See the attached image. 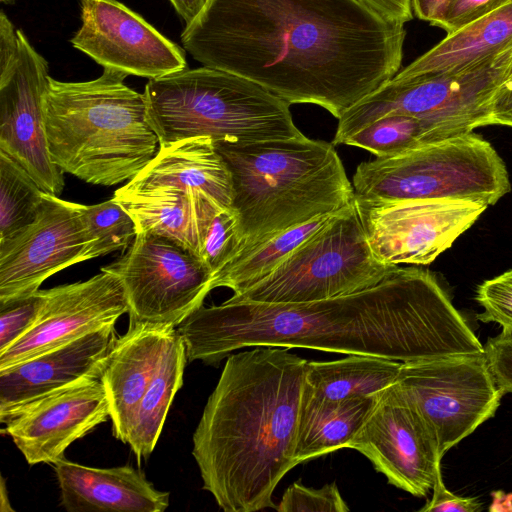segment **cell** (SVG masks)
<instances>
[{"mask_svg": "<svg viewBox=\"0 0 512 512\" xmlns=\"http://www.w3.org/2000/svg\"><path fill=\"white\" fill-rule=\"evenodd\" d=\"M443 139L433 127L416 117L389 114L353 133L342 144L386 158Z\"/></svg>", "mask_w": 512, "mask_h": 512, "instance_id": "cell-29", "label": "cell"}, {"mask_svg": "<svg viewBox=\"0 0 512 512\" xmlns=\"http://www.w3.org/2000/svg\"><path fill=\"white\" fill-rule=\"evenodd\" d=\"M44 191L16 161L0 151V242L32 224Z\"/></svg>", "mask_w": 512, "mask_h": 512, "instance_id": "cell-30", "label": "cell"}, {"mask_svg": "<svg viewBox=\"0 0 512 512\" xmlns=\"http://www.w3.org/2000/svg\"><path fill=\"white\" fill-rule=\"evenodd\" d=\"M74 205L90 240L86 261L125 250L137 235L134 220L113 198L99 204Z\"/></svg>", "mask_w": 512, "mask_h": 512, "instance_id": "cell-32", "label": "cell"}, {"mask_svg": "<svg viewBox=\"0 0 512 512\" xmlns=\"http://www.w3.org/2000/svg\"><path fill=\"white\" fill-rule=\"evenodd\" d=\"M199 209V258L214 277L239 252V220L232 207L209 196L203 197Z\"/></svg>", "mask_w": 512, "mask_h": 512, "instance_id": "cell-31", "label": "cell"}, {"mask_svg": "<svg viewBox=\"0 0 512 512\" xmlns=\"http://www.w3.org/2000/svg\"><path fill=\"white\" fill-rule=\"evenodd\" d=\"M405 37L357 0H210L181 41L203 66L339 119L399 72Z\"/></svg>", "mask_w": 512, "mask_h": 512, "instance_id": "cell-1", "label": "cell"}, {"mask_svg": "<svg viewBox=\"0 0 512 512\" xmlns=\"http://www.w3.org/2000/svg\"><path fill=\"white\" fill-rule=\"evenodd\" d=\"M504 84L512 85V58L509 63V66L506 70L505 78H504Z\"/></svg>", "mask_w": 512, "mask_h": 512, "instance_id": "cell-44", "label": "cell"}, {"mask_svg": "<svg viewBox=\"0 0 512 512\" xmlns=\"http://www.w3.org/2000/svg\"><path fill=\"white\" fill-rule=\"evenodd\" d=\"M185 26L193 23L205 10L210 0H170Z\"/></svg>", "mask_w": 512, "mask_h": 512, "instance_id": "cell-42", "label": "cell"}, {"mask_svg": "<svg viewBox=\"0 0 512 512\" xmlns=\"http://www.w3.org/2000/svg\"><path fill=\"white\" fill-rule=\"evenodd\" d=\"M484 355L499 390L512 393V327L487 340Z\"/></svg>", "mask_w": 512, "mask_h": 512, "instance_id": "cell-37", "label": "cell"}, {"mask_svg": "<svg viewBox=\"0 0 512 512\" xmlns=\"http://www.w3.org/2000/svg\"><path fill=\"white\" fill-rule=\"evenodd\" d=\"M215 146L231 174L232 209L241 238L237 256L355 200L352 182L331 143L303 135Z\"/></svg>", "mask_w": 512, "mask_h": 512, "instance_id": "cell-4", "label": "cell"}, {"mask_svg": "<svg viewBox=\"0 0 512 512\" xmlns=\"http://www.w3.org/2000/svg\"><path fill=\"white\" fill-rule=\"evenodd\" d=\"M508 0H448L439 18L431 25L453 33L496 10Z\"/></svg>", "mask_w": 512, "mask_h": 512, "instance_id": "cell-36", "label": "cell"}, {"mask_svg": "<svg viewBox=\"0 0 512 512\" xmlns=\"http://www.w3.org/2000/svg\"><path fill=\"white\" fill-rule=\"evenodd\" d=\"M72 46L103 69L157 79L187 68L183 49L118 0H80Z\"/></svg>", "mask_w": 512, "mask_h": 512, "instance_id": "cell-14", "label": "cell"}, {"mask_svg": "<svg viewBox=\"0 0 512 512\" xmlns=\"http://www.w3.org/2000/svg\"><path fill=\"white\" fill-rule=\"evenodd\" d=\"M53 465L68 512H163L169 506V493L130 465L93 468L64 457Z\"/></svg>", "mask_w": 512, "mask_h": 512, "instance_id": "cell-20", "label": "cell"}, {"mask_svg": "<svg viewBox=\"0 0 512 512\" xmlns=\"http://www.w3.org/2000/svg\"><path fill=\"white\" fill-rule=\"evenodd\" d=\"M355 206L374 257L387 265L432 263L487 208L467 201H372L356 196Z\"/></svg>", "mask_w": 512, "mask_h": 512, "instance_id": "cell-12", "label": "cell"}, {"mask_svg": "<svg viewBox=\"0 0 512 512\" xmlns=\"http://www.w3.org/2000/svg\"><path fill=\"white\" fill-rule=\"evenodd\" d=\"M396 383L429 426L442 456L493 417L503 395L484 353L402 363Z\"/></svg>", "mask_w": 512, "mask_h": 512, "instance_id": "cell-11", "label": "cell"}, {"mask_svg": "<svg viewBox=\"0 0 512 512\" xmlns=\"http://www.w3.org/2000/svg\"><path fill=\"white\" fill-rule=\"evenodd\" d=\"M143 94L160 145L198 136L233 144L303 136L288 102L227 71L185 68L149 80Z\"/></svg>", "mask_w": 512, "mask_h": 512, "instance_id": "cell-6", "label": "cell"}, {"mask_svg": "<svg viewBox=\"0 0 512 512\" xmlns=\"http://www.w3.org/2000/svg\"><path fill=\"white\" fill-rule=\"evenodd\" d=\"M289 350L230 354L194 431L203 489L225 512L276 509L274 490L297 465L307 360Z\"/></svg>", "mask_w": 512, "mask_h": 512, "instance_id": "cell-3", "label": "cell"}, {"mask_svg": "<svg viewBox=\"0 0 512 512\" xmlns=\"http://www.w3.org/2000/svg\"><path fill=\"white\" fill-rule=\"evenodd\" d=\"M44 303L32 329L0 353V370L65 345L128 313L119 279L103 271L86 281L42 290Z\"/></svg>", "mask_w": 512, "mask_h": 512, "instance_id": "cell-17", "label": "cell"}, {"mask_svg": "<svg viewBox=\"0 0 512 512\" xmlns=\"http://www.w3.org/2000/svg\"><path fill=\"white\" fill-rule=\"evenodd\" d=\"M415 15L430 23L435 22L441 15L448 0H411Z\"/></svg>", "mask_w": 512, "mask_h": 512, "instance_id": "cell-43", "label": "cell"}, {"mask_svg": "<svg viewBox=\"0 0 512 512\" xmlns=\"http://www.w3.org/2000/svg\"><path fill=\"white\" fill-rule=\"evenodd\" d=\"M18 34L19 60L0 81V151L22 166L43 191L58 196L64 177L50 158L44 118L49 65L24 32L18 29Z\"/></svg>", "mask_w": 512, "mask_h": 512, "instance_id": "cell-16", "label": "cell"}, {"mask_svg": "<svg viewBox=\"0 0 512 512\" xmlns=\"http://www.w3.org/2000/svg\"><path fill=\"white\" fill-rule=\"evenodd\" d=\"M16 0H1L4 4H14Z\"/></svg>", "mask_w": 512, "mask_h": 512, "instance_id": "cell-45", "label": "cell"}, {"mask_svg": "<svg viewBox=\"0 0 512 512\" xmlns=\"http://www.w3.org/2000/svg\"><path fill=\"white\" fill-rule=\"evenodd\" d=\"M346 448L363 454L389 484L415 497L426 496L441 471L436 438L396 382L379 395Z\"/></svg>", "mask_w": 512, "mask_h": 512, "instance_id": "cell-13", "label": "cell"}, {"mask_svg": "<svg viewBox=\"0 0 512 512\" xmlns=\"http://www.w3.org/2000/svg\"><path fill=\"white\" fill-rule=\"evenodd\" d=\"M338 212L320 215L286 229L237 256L214 275L212 290L226 287L233 294L245 291L266 277L295 249L324 228Z\"/></svg>", "mask_w": 512, "mask_h": 512, "instance_id": "cell-28", "label": "cell"}, {"mask_svg": "<svg viewBox=\"0 0 512 512\" xmlns=\"http://www.w3.org/2000/svg\"><path fill=\"white\" fill-rule=\"evenodd\" d=\"M511 58L512 46L461 70L392 78L338 119L333 145L389 114L416 117L445 139L488 126L491 101Z\"/></svg>", "mask_w": 512, "mask_h": 512, "instance_id": "cell-8", "label": "cell"}, {"mask_svg": "<svg viewBox=\"0 0 512 512\" xmlns=\"http://www.w3.org/2000/svg\"><path fill=\"white\" fill-rule=\"evenodd\" d=\"M125 185L133 189L174 188L204 192L232 207L230 171L215 142L205 136L160 145L153 159Z\"/></svg>", "mask_w": 512, "mask_h": 512, "instance_id": "cell-22", "label": "cell"}, {"mask_svg": "<svg viewBox=\"0 0 512 512\" xmlns=\"http://www.w3.org/2000/svg\"><path fill=\"white\" fill-rule=\"evenodd\" d=\"M512 46V0L479 20L447 34L439 43L393 78L456 71L490 58Z\"/></svg>", "mask_w": 512, "mask_h": 512, "instance_id": "cell-23", "label": "cell"}, {"mask_svg": "<svg viewBox=\"0 0 512 512\" xmlns=\"http://www.w3.org/2000/svg\"><path fill=\"white\" fill-rule=\"evenodd\" d=\"M397 266L374 257L354 200L266 277L228 300L261 303L327 300L373 287Z\"/></svg>", "mask_w": 512, "mask_h": 512, "instance_id": "cell-9", "label": "cell"}, {"mask_svg": "<svg viewBox=\"0 0 512 512\" xmlns=\"http://www.w3.org/2000/svg\"><path fill=\"white\" fill-rule=\"evenodd\" d=\"M431 500L419 509L420 512H476L482 510V504L476 497H463L450 492L444 485L441 471L432 488Z\"/></svg>", "mask_w": 512, "mask_h": 512, "instance_id": "cell-38", "label": "cell"}, {"mask_svg": "<svg viewBox=\"0 0 512 512\" xmlns=\"http://www.w3.org/2000/svg\"><path fill=\"white\" fill-rule=\"evenodd\" d=\"M117 335L106 325L65 345L0 370V421L84 377H101Z\"/></svg>", "mask_w": 512, "mask_h": 512, "instance_id": "cell-19", "label": "cell"}, {"mask_svg": "<svg viewBox=\"0 0 512 512\" xmlns=\"http://www.w3.org/2000/svg\"><path fill=\"white\" fill-rule=\"evenodd\" d=\"M101 270L119 279L130 326L176 328L212 290L213 275L196 255L146 232L137 233L127 252Z\"/></svg>", "mask_w": 512, "mask_h": 512, "instance_id": "cell-10", "label": "cell"}, {"mask_svg": "<svg viewBox=\"0 0 512 512\" xmlns=\"http://www.w3.org/2000/svg\"><path fill=\"white\" fill-rule=\"evenodd\" d=\"M401 365L400 361L361 354L307 361L303 396L315 401L376 396L397 381Z\"/></svg>", "mask_w": 512, "mask_h": 512, "instance_id": "cell-25", "label": "cell"}, {"mask_svg": "<svg viewBox=\"0 0 512 512\" xmlns=\"http://www.w3.org/2000/svg\"><path fill=\"white\" fill-rule=\"evenodd\" d=\"M201 193L204 192L133 189L124 185L115 191L113 199L132 217L137 233L165 237L199 258L198 199Z\"/></svg>", "mask_w": 512, "mask_h": 512, "instance_id": "cell-24", "label": "cell"}, {"mask_svg": "<svg viewBox=\"0 0 512 512\" xmlns=\"http://www.w3.org/2000/svg\"><path fill=\"white\" fill-rule=\"evenodd\" d=\"M126 77L103 69L88 81L50 78L45 130L50 158L62 172L114 186L132 180L156 155L160 144L144 94L128 87Z\"/></svg>", "mask_w": 512, "mask_h": 512, "instance_id": "cell-5", "label": "cell"}, {"mask_svg": "<svg viewBox=\"0 0 512 512\" xmlns=\"http://www.w3.org/2000/svg\"><path fill=\"white\" fill-rule=\"evenodd\" d=\"M186 361L185 345L175 328L137 407L126 440L139 462L151 455L158 442L174 396L183 385Z\"/></svg>", "mask_w": 512, "mask_h": 512, "instance_id": "cell-27", "label": "cell"}, {"mask_svg": "<svg viewBox=\"0 0 512 512\" xmlns=\"http://www.w3.org/2000/svg\"><path fill=\"white\" fill-rule=\"evenodd\" d=\"M89 246L74 202L44 191L37 219L0 242V303L33 294L53 274L86 261Z\"/></svg>", "mask_w": 512, "mask_h": 512, "instance_id": "cell-15", "label": "cell"}, {"mask_svg": "<svg viewBox=\"0 0 512 512\" xmlns=\"http://www.w3.org/2000/svg\"><path fill=\"white\" fill-rule=\"evenodd\" d=\"M489 125L512 127V85L502 83L491 101Z\"/></svg>", "mask_w": 512, "mask_h": 512, "instance_id": "cell-41", "label": "cell"}, {"mask_svg": "<svg viewBox=\"0 0 512 512\" xmlns=\"http://www.w3.org/2000/svg\"><path fill=\"white\" fill-rule=\"evenodd\" d=\"M44 297L42 290L0 303V353L26 335L35 325Z\"/></svg>", "mask_w": 512, "mask_h": 512, "instance_id": "cell-33", "label": "cell"}, {"mask_svg": "<svg viewBox=\"0 0 512 512\" xmlns=\"http://www.w3.org/2000/svg\"><path fill=\"white\" fill-rule=\"evenodd\" d=\"M355 196L372 201L453 200L496 204L511 191L498 152L472 132L360 163Z\"/></svg>", "mask_w": 512, "mask_h": 512, "instance_id": "cell-7", "label": "cell"}, {"mask_svg": "<svg viewBox=\"0 0 512 512\" xmlns=\"http://www.w3.org/2000/svg\"><path fill=\"white\" fill-rule=\"evenodd\" d=\"M173 329L129 325L107 356L100 379L109 404L113 435L123 443Z\"/></svg>", "mask_w": 512, "mask_h": 512, "instance_id": "cell-21", "label": "cell"}, {"mask_svg": "<svg viewBox=\"0 0 512 512\" xmlns=\"http://www.w3.org/2000/svg\"><path fill=\"white\" fill-rule=\"evenodd\" d=\"M20 57L18 29L4 11L0 13V81L5 80Z\"/></svg>", "mask_w": 512, "mask_h": 512, "instance_id": "cell-39", "label": "cell"}, {"mask_svg": "<svg viewBox=\"0 0 512 512\" xmlns=\"http://www.w3.org/2000/svg\"><path fill=\"white\" fill-rule=\"evenodd\" d=\"M357 1L389 23L404 25L413 18L411 0Z\"/></svg>", "mask_w": 512, "mask_h": 512, "instance_id": "cell-40", "label": "cell"}, {"mask_svg": "<svg viewBox=\"0 0 512 512\" xmlns=\"http://www.w3.org/2000/svg\"><path fill=\"white\" fill-rule=\"evenodd\" d=\"M110 418L107 396L99 377H84L21 410L6 422L27 463H55L74 441Z\"/></svg>", "mask_w": 512, "mask_h": 512, "instance_id": "cell-18", "label": "cell"}, {"mask_svg": "<svg viewBox=\"0 0 512 512\" xmlns=\"http://www.w3.org/2000/svg\"><path fill=\"white\" fill-rule=\"evenodd\" d=\"M379 395L340 401H315L302 396L296 464L346 448L376 405Z\"/></svg>", "mask_w": 512, "mask_h": 512, "instance_id": "cell-26", "label": "cell"}, {"mask_svg": "<svg viewBox=\"0 0 512 512\" xmlns=\"http://www.w3.org/2000/svg\"><path fill=\"white\" fill-rule=\"evenodd\" d=\"M475 299L483 308L482 322H496L502 328L512 327V268L482 282Z\"/></svg>", "mask_w": 512, "mask_h": 512, "instance_id": "cell-35", "label": "cell"}, {"mask_svg": "<svg viewBox=\"0 0 512 512\" xmlns=\"http://www.w3.org/2000/svg\"><path fill=\"white\" fill-rule=\"evenodd\" d=\"M176 329L187 360L210 365L255 346L361 354L402 363L484 353L436 275L399 265L373 287L327 300L202 305Z\"/></svg>", "mask_w": 512, "mask_h": 512, "instance_id": "cell-2", "label": "cell"}, {"mask_svg": "<svg viewBox=\"0 0 512 512\" xmlns=\"http://www.w3.org/2000/svg\"><path fill=\"white\" fill-rule=\"evenodd\" d=\"M276 510L279 512H347L349 507L335 482L321 488H312L296 481L286 489Z\"/></svg>", "mask_w": 512, "mask_h": 512, "instance_id": "cell-34", "label": "cell"}]
</instances>
